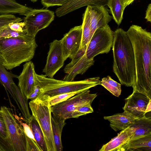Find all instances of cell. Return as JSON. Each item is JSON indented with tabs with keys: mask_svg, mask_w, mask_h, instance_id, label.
<instances>
[{
	"mask_svg": "<svg viewBox=\"0 0 151 151\" xmlns=\"http://www.w3.org/2000/svg\"><path fill=\"white\" fill-rule=\"evenodd\" d=\"M127 32L135 57L136 78L133 91L151 99V33L136 25H131Z\"/></svg>",
	"mask_w": 151,
	"mask_h": 151,
	"instance_id": "6da1fadb",
	"label": "cell"
},
{
	"mask_svg": "<svg viewBox=\"0 0 151 151\" xmlns=\"http://www.w3.org/2000/svg\"><path fill=\"white\" fill-rule=\"evenodd\" d=\"M113 71L121 84L132 87L136 81V70L133 46L127 31L118 28L114 31L112 47Z\"/></svg>",
	"mask_w": 151,
	"mask_h": 151,
	"instance_id": "7a4b0ae2",
	"label": "cell"
},
{
	"mask_svg": "<svg viewBox=\"0 0 151 151\" xmlns=\"http://www.w3.org/2000/svg\"><path fill=\"white\" fill-rule=\"evenodd\" d=\"M37 47L35 37L25 34L17 37L0 38V59L11 70L33 58Z\"/></svg>",
	"mask_w": 151,
	"mask_h": 151,
	"instance_id": "3957f363",
	"label": "cell"
},
{
	"mask_svg": "<svg viewBox=\"0 0 151 151\" xmlns=\"http://www.w3.org/2000/svg\"><path fill=\"white\" fill-rule=\"evenodd\" d=\"M35 83L40 87L42 93L50 97L57 95L85 90L101 85L99 77L88 78L78 81H66L47 77L45 75L35 74Z\"/></svg>",
	"mask_w": 151,
	"mask_h": 151,
	"instance_id": "277c9868",
	"label": "cell"
},
{
	"mask_svg": "<svg viewBox=\"0 0 151 151\" xmlns=\"http://www.w3.org/2000/svg\"><path fill=\"white\" fill-rule=\"evenodd\" d=\"M50 96L42 93L29 103L32 115L38 123L44 135L47 151H56L51 124Z\"/></svg>",
	"mask_w": 151,
	"mask_h": 151,
	"instance_id": "5b68a950",
	"label": "cell"
},
{
	"mask_svg": "<svg viewBox=\"0 0 151 151\" xmlns=\"http://www.w3.org/2000/svg\"><path fill=\"white\" fill-rule=\"evenodd\" d=\"M114 38V32L108 24L97 29L87 46L85 52L86 57L91 59L99 54L108 53L112 47Z\"/></svg>",
	"mask_w": 151,
	"mask_h": 151,
	"instance_id": "8992f818",
	"label": "cell"
},
{
	"mask_svg": "<svg viewBox=\"0 0 151 151\" xmlns=\"http://www.w3.org/2000/svg\"><path fill=\"white\" fill-rule=\"evenodd\" d=\"M89 89L80 92L67 100L51 106V111L53 117L66 120L71 118L73 112L81 106L92 103L97 96L96 93H90Z\"/></svg>",
	"mask_w": 151,
	"mask_h": 151,
	"instance_id": "52a82bcc",
	"label": "cell"
},
{
	"mask_svg": "<svg viewBox=\"0 0 151 151\" xmlns=\"http://www.w3.org/2000/svg\"><path fill=\"white\" fill-rule=\"evenodd\" d=\"M0 109L6 124L7 139L13 151H26L25 134L22 126L9 108L2 106Z\"/></svg>",
	"mask_w": 151,
	"mask_h": 151,
	"instance_id": "ba28073f",
	"label": "cell"
},
{
	"mask_svg": "<svg viewBox=\"0 0 151 151\" xmlns=\"http://www.w3.org/2000/svg\"><path fill=\"white\" fill-rule=\"evenodd\" d=\"M54 12L47 8L33 9L24 18L26 34L35 37L38 32L47 27L54 20Z\"/></svg>",
	"mask_w": 151,
	"mask_h": 151,
	"instance_id": "9c48e42d",
	"label": "cell"
},
{
	"mask_svg": "<svg viewBox=\"0 0 151 151\" xmlns=\"http://www.w3.org/2000/svg\"><path fill=\"white\" fill-rule=\"evenodd\" d=\"M65 60L61 40H54L49 44V50L43 72L47 77L53 78L63 66Z\"/></svg>",
	"mask_w": 151,
	"mask_h": 151,
	"instance_id": "30bf717a",
	"label": "cell"
},
{
	"mask_svg": "<svg viewBox=\"0 0 151 151\" xmlns=\"http://www.w3.org/2000/svg\"><path fill=\"white\" fill-rule=\"evenodd\" d=\"M125 100V104L123 108L124 111L130 114L135 119L146 116L147 109L151 99L142 93L133 91Z\"/></svg>",
	"mask_w": 151,
	"mask_h": 151,
	"instance_id": "8fae6325",
	"label": "cell"
},
{
	"mask_svg": "<svg viewBox=\"0 0 151 151\" xmlns=\"http://www.w3.org/2000/svg\"><path fill=\"white\" fill-rule=\"evenodd\" d=\"M82 25L71 28L61 40L64 57L71 59L80 48L82 38Z\"/></svg>",
	"mask_w": 151,
	"mask_h": 151,
	"instance_id": "7c38bea8",
	"label": "cell"
},
{
	"mask_svg": "<svg viewBox=\"0 0 151 151\" xmlns=\"http://www.w3.org/2000/svg\"><path fill=\"white\" fill-rule=\"evenodd\" d=\"M35 73L34 64L30 61L24 64L22 72L18 76V87L27 99L34 90L36 85Z\"/></svg>",
	"mask_w": 151,
	"mask_h": 151,
	"instance_id": "4fadbf2b",
	"label": "cell"
},
{
	"mask_svg": "<svg viewBox=\"0 0 151 151\" xmlns=\"http://www.w3.org/2000/svg\"><path fill=\"white\" fill-rule=\"evenodd\" d=\"M89 6L92 36L97 29L108 24L111 21L112 17L109 14L106 6Z\"/></svg>",
	"mask_w": 151,
	"mask_h": 151,
	"instance_id": "5bb4252c",
	"label": "cell"
},
{
	"mask_svg": "<svg viewBox=\"0 0 151 151\" xmlns=\"http://www.w3.org/2000/svg\"><path fill=\"white\" fill-rule=\"evenodd\" d=\"M109 0H70L55 11L57 16L61 17L81 7L88 6H107Z\"/></svg>",
	"mask_w": 151,
	"mask_h": 151,
	"instance_id": "9a60e30c",
	"label": "cell"
},
{
	"mask_svg": "<svg viewBox=\"0 0 151 151\" xmlns=\"http://www.w3.org/2000/svg\"><path fill=\"white\" fill-rule=\"evenodd\" d=\"M134 134L133 129L129 127L122 130L117 135L104 145L99 151H120L131 139Z\"/></svg>",
	"mask_w": 151,
	"mask_h": 151,
	"instance_id": "2e32d148",
	"label": "cell"
},
{
	"mask_svg": "<svg viewBox=\"0 0 151 151\" xmlns=\"http://www.w3.org/2000/svg\"><path fill=\"white\" fill-rule=\"evenodd\" d=\"M104 118L110 122V127L115 131L123 130L130 126L135 119L131 114L124 111L121 113L104 116Z\"/></svg>",
	"mask_w": 151,
	"mask_h": 151,
	"instance_id": "e0dca14e",
	"label": "cell"
},
{
	"mask_svg": "<svg viewBox=\"0 0 151 151\" xmlns=\"http://www.w3.org/2000/svg\"><path fill=\"white\" fill-rule=\"evenodd\" d=\"M32 9L16 0H0V14H18L26 16Z\"/></svg>",
	"mask_w": 151,
	"mask_h": 151,
	"instance_id": "ac0fdd59",
	"label": "cell"
},
{
	"mask_svg": "<svg viewBox=\"0 0 151 151\" xmlns=\"http://www.w3.org/2000/svg\"><path fill=\"white\" fill-rule=\"evenodd\" d=\"M94 63V58L89 59L86 53L80 60L71 68L69 72L63 78V80L66 81H73L76 76L78 74H83Z\"/></svg>",
	"mask_w": 151,
	"mask_h": 151,
	"instance_id": "d6986e66",
	"label": "cell"
},
{
	"mask_svg": "<svg viewBox=\"0 0 151 151\" xmlns=\"http://www.w3.org/2000/svg\"><path fill=\"white\" fill-rule=\"evenodd\" d=\"M120 151H151V134L130 140Z\"/></svg>",
	"mask_w": 151,
	"mask_h": 151,
	"instance_id": "ffe728a7",
	"label": "cell"
},
{
	"mask_svg": "<svg viewBox=\"0 0 151 151\" xmlns=\"http://www.w3.org/2000/svg\"><path fill=\"white\" fill-rule=\"evenodd\" d=\"M134 134L130 140L151 134V118L146 116L135 119L134 123L130 126Z\"/></svg>",
	"mask_w": 151,
	"mask_h": 151,
	"instance_id": "44dd1931",
	"label": "cell"
},
{
	"mask_svg": "<svg viewBox=\"0 0 151 151\" xmlns=\"http://www.w3.org/2000/svg\"><path fill=\"white\" fill-rule=\"evenodd\" d=\"M18 76L8 72L6 69L2 61L0 59V81L6 89L9 91L11 96L16 102L19 109L21 111V108L14 93L12 85L14 83L13 78H18Z\"/></svg>",
	"mask_w": 151,
	"mask_h": 151,
	"instance_id": "7402d4cb",
	"label": "cell"
},
{
	"mask_svg": "<svg viewBox=\"0 0 151 151\" xmlns=\"http://www.w3.org/2000/svg\"><path fill=\"white\" fill-rule=\"evenodd\" d=\"M65 121L51 116L52 132L56 151L63 150L61 137L63 128L66 124Z\"/></svg>",
	"mask_w": 151,
	"mask_h": 151,
	"instance_id": "603a6c76",
	"label": "cell"
},
{
	"mask_svg": "<svg viewBox=\"0 0 151 151\" xmlns=\"http://www.w3.org/2000/svg\"><path fill=\"white\" fill-rule=\"evenodd\" d=\"M82 24V38L80 48H87L88 45L92 37L91 27L90 16L89 7L87 6L83 13Z\"/></svg>",
	"mask_w": 151,
	"mask_h": 151,
	"instance_id": "cb8c5ba5",
	"label": "cell"
},
{
	"mask_svg": "<svg viewBox=\"0 0 151 151\" xmlns=\"http://www.w3.org/2000/svg\"><path fill=\"white\" fill-rule=\"evenodd\" d=\"M28 123L32 130L36 142L41 151H47L42 131L32 115Z\"/></svg>",
	"mask_w": 151,
	"mask_h": 151,
	"instance_id": "d4e9b609",
	"label": "cell"
},
{
	"mask_svg": "<svg viewBox=\"0 0 151 151\" xmlns=\"http://www.w3.org/2000/svg\"><path fill=\"white\" fill-rule=\"evenodd\" d=\"M107 6L112 17L118 25L121 23L123 19L124 9L122 0H109Z\"/></svg>",
	"mask_w": 151,
	"mask_h": 151,
	"instance_id": "484cf974",
	"label": "cell"
},
{
	"mask_svg": "<svg viewBox=\"0 0 151 151\" xmlns=\"http://www.w3.org/2000/svg\"><path fill=\"white\" fill-rule=\"evenodd\" d=\"M14 93L21 108V111L28 123L32 115L30 114L28 105V99L22 93L19 87L14 83L12 85Z\"/></svg>",
	"mask_w": 151,
	"mask_h": 151,
	"instance_id": "4316f807",
	"label": "cell"
},
{
	"mask_svg": "<svg viewBox=\"0 0 151 151\" xmlns=\"http://www.w3.org/2000/svg\"><path fill=\"white\" fill-rule=\"evenodd\" d=\"M101 85L116 97H119L121 94V84L113 80L110 76L102 78Z\"/></svg>",
	"mask_w": 151,
	"mask_h": 151,
	"instance_id": "83f0119b",
	"label": "cell"
},
{
	"mask_svg": "<svg viewBox=\"0 0 151 151\" xmlns=\"http://www.w3.org/2000/svg\"><path fill=\"white\" fill-rule=\"evenodd\" d=\"M85 90H80L76 91L63 93L57 95L52 97H50L49 100L50 105L51 106L57 104L65 101L76 94Z\"/></svg>",
	"mask_w": 151,
	"mask_h": 151,
	"instance_id": "f1b7e54d",
	"label": "cell"
},
{
	"mask_svg": "<svg viewBox=\"0 0 151 151\" xmlns=\"http://www.w3.org/2000/svg\"><path fill=\"white\" fill-rule=\"evenodd\" d=\"M8 24L0 29V38L17 37L26 34V31L18 32L11 29L9 27Z\"/></svg>",
	"mask_w": 151,
	"mask_h": 151,
	"instance_id": "f546056e",
	"label": "cell"
},
{
	"mask_svg": "<svg viewBox=\"0 0 151 151\" xmlns=\"http://www.w3.org/2000/svg\"><path fill=\"white\" fill-rule=\"evenodd\" d=\"M91 104L87 103L78 108L73 112L71 118H78L81 116L93 113V110L91 106Z\"/></svg>",
	"mask_w": 151,
	"mask_h": 151,
	"instance_id": "4dcf8cb0",
	"label": "cell"
},
{
	"mask_svg": "<svg viewBox=\"0 0 151 151\" xmlns=\"http://www.w3.org/2000/svg\"><path fill=\"white\" fill-rule=\"evenodd\" d=\"M22 19L11 14H0V29L3 27L12 22H21Z\"/></svg>",
	"mask_w": 151,
	"mask_h": 151,
	"instance_id": "1f68e13d",
	"label": "cell"
},
{
	"mask_svg": "<svg viewBox=\"0 0 151 151\" xmlns=\"http://www.w3.org/2000/svg\"><path fill=\"white\" fill-rule=\"evenodd\" d=\"M86 48H80L77 54L71 59L70 63L67 64L64 69V72L68 73L72 67L81 59L86 52Z\"/></svg>",
	"mask_w": 151,
	"mask_h": 151,
	"instance_id": "d6a6232c",
	"label": "cell"
},
{
	"mask_svg": "<svg viewBox=\"0 0 151 151\" xmlns=\"http://www.w3.org/2000/svg\"><path fill=\"white\" fill-rule=\"evenodd\" d=\"M70 0H41V2L43 8H48L50 6H61Z\"/></svg>",
	"mask_w": 151,
	"mask_h": 151,
	"instance_id": "836d02e7",
	"label": "cell"
},
{
	"mask_svg": "<svg viewBox=\"0 0 151 151\" xmlns=\"http://www.w3.org/2000/svg\"><path fill=\"white\" fill-rule=\"evenodd\" d=\"M26 151H41L36 142L25 134Z\"/></svg>",
	"mask_w": 151,
	"mask_h": 151,
	"instance_id": "e575fe53",
	"label": "cell"
},
{
	"mask_svg": "<svg viewBox=\"0 0 151 151\" xmlns=\"http://www.w3.org/2000/svg\"><path fill=\"white\" fill-rule=\"evenodd\" d=\"M8 25L11 29L15 31L23 32L26 31L25 24L24 22H12L9 23Z\"/></svg>",
	"mask_w": 151,
	"mask_h": 151,
	"instance_id": "d590c367",
	"label": "cell"
},
{
	"mask_svg": "<svg viewBox=\"0 0 151 151\" xmlns=\"http://www.w3.org/2000/svg\"><path fill=\"white\" fill-rule=\"evenodd\" d=\"M0 135L7 139L8 135L6 124L2 112L0 109Z\"/></svg>",
	"mask_w": 151,
	"mask_h": 151,
	"instance_id": "8d00e7d4",
	"label": "cell"
},
{
	"mask_svg": "<svg viewBox=\"0 0 151 151\" xmlns=\"http://www.w3.org/2000/svg\"><path fill=\"white\" fill-rule=\"evenodd\" d=\"M20 124L22 126L25 134L36 142L32 130L29 125L26 123L21 122Z\"/></svg>",
	"mask_w": 151,
	"mask_h": 151,
	"instance_id": "74e56055",
	"label": "cell"
},
{
	"mask_svg": "<svg viewBox=\"0 0 151 151\" xmlns=\"http://www.w3.org/2000/svg\"><path fill=\"white\" fill-rule=\"evenodd\" d=\"M42 93L40 87L36 83L34 90L29 96L28 99H30L31 100H33L36 98Z\"/></svg>",
	"mask_w": 151,
	"mask_h": 151,
	"instance_id": "f35d334b",
	"label": "cell"
},
{
	"mask_svg": "<svg viewBox=\"0 0 151 151\" xmlns=\"http://www.w3.org/2000/svg\"><path fill=\"white\" fill-rule=\"evenodd\" d=\"M145 19L147 20V22H151V4H148L145 13Z\"/></svg>",
	"mask_w": 151,
	"mask_h": 151,
	"instance_id": "ab89813d",
	"label": "cell"
},
{
	"mask_svg": "<svg viewBox=\"0 0 151 151\" xmlns=\"http://www.w3.org/2000/svg\"><path fill=\"white\" fill-rule=\"evenodd\" d=\"M135 0H122L123 7L125 9L126 7L131 4Z\"/></svg>",
	"mask_w": 151,
	"mask_h": 151,
	"instance_id": "60d3db41",
	"label": "cell"
},
{
	"mask_svg": "<svg viewBox=\"0 0 151 151\" xmlns=\"http://www.w3.org/2000/svg\"><path fill=\"white\" fill-rule=\"evenodd\" d=\"M30 1H31L33 3L37 1L38 0H29Z\"/></svg>",
	"mask_w": 151,
	"mask_h": 151,
	"instance_id": "b9f144b4",
	"label": "cell"
},
{
	"mask_svg": "<svg viewBox=\"0 0 151 151\" xmlns=\"http://www.w3.org/2000/svg\"><path fill=\"white\" fill-rule=\"evenodd\" d=\"M0 151H2V150L0 146Z\"/></svg>",
	"mask_w": 151,
	"mask_h": 151,
	"instance_id": "7bdbcfd3",
	"label": "cell"
}]
</instances>
